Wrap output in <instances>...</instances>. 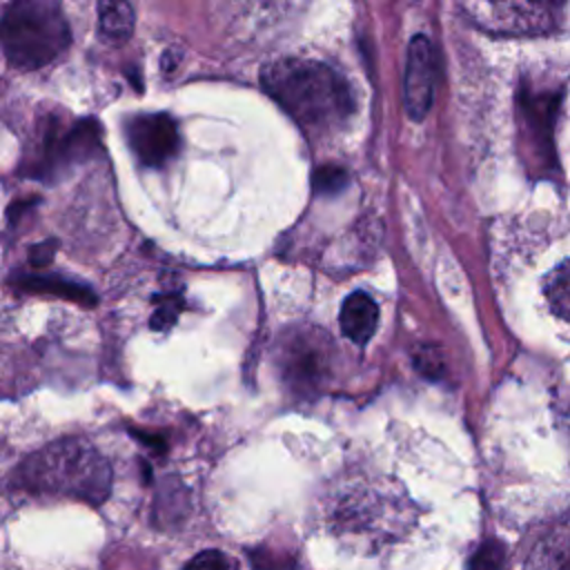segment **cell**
<instances>
[{"label": "cell", "mask_w": 570, "mask_h": 570, "mask_svg": "<svg viewBox=\"0 0 570 570\" xmlns=\"http://www.w3.org/2000/svg\"><path fill=\"white\" fill-rule=\"evenodd\" d=\"M96 147H100V127L96 120H78L71 127H62L53 120L40 136L33 174L51 176L71 165V160L87 158Z\"/></svg>", "instance_id": "6"}, {"label": "cell", "mask_w": 570, "mask_h": 570, "mask_svg": "<svg viewBox=\"0 0 570 570\" xmlns=\"http://www.w3.org/2000/svg\"><path fill=\"white\" fill-rule=\"evenodd\" d=\"M434 49L425 36H414L407 47L403 76V105L412 120L425 118L434 96Z\"/></svg>", "instance_id": "8"}, {"label": "cell", "mask_w": 570, "mask_h": 570, "mask_svg": "<svg viewBox=\"0 0 570 570\" xmlns=\"http://www.w3.org/2000/svg\"><path fill=\"white\" fill-rule=\"evenodd\" d=\"M53 254H56V243H53V240H45V243L31 247L29 261H31V265H36V267H42V265L51 263Z\"/></svg>", "instance_id": "17"}, {"label": "cell", "mask_w": 570, "mask_h": 570, "mask_svg": "<svg viewBox=\"0 0 570 570\" xmlns=\"http://www.w3.org/2000/svg\"><path fill=\"white\" fill-rule=\"evenodd\" d=\"M479 27L492 33L539 36L557 24V4L543 2H470L465 4Z\"/></svg>", "instance_id": "5"}, {"label": "cell", "mask_w": 570, "mask_h": 570, "mask_svg": "<svg viewBox=\"0 0 570 570\" xmlns=\"http://www.w3.org/2000/svg\"><path fill=\"white\" fill-rule=\"evenodd\" d=\"M134 9L127 2H116V0H107L98 4V36L102 38V42L109 45H122L129 40L131 31H134Z\"/></svg>", "instance_id": "11"}, {"label": "cell", "mask_w": 570, "mask_h": 570, "mask_svg": "<svg viewBox=\"0 0 570 570\" xmlns=\"http://www.w3.org/2000/svg\"><path fill=\"white\" fill-rule=\"evenodd\" d=\"M341 330L343 334L356 343V345H365L372 334L376 332L379 325V307L374 303L372 296H367L365 292H352L341 307Z\"/></svg>", "instance_id": "9"}, {"label": "cell", "mask_w": 570, "mask_h": 570, "mask_svg": "<svg viewBox=\"0 0 570 570\" xmlns=\"http://www.w3.org/2000/svg\"><path fill=\"white\" fill-rule=\"evenodd\" d=\"M265 91L307 131L341 127L352 109V91L341 73L318 60L281 58L263 69Z\"/></svg>", "instance_id": "1"}, {"label": "cell", "mask_w": 570, "mask_h": 570, "mask_svg": "<svg viewBox=\"0 0 570 570\" xmlns=\"http://www.w3.org/2000/svg\"><path fill=\"white\" fill-rule=\"evenodd\" d=\"M546 298L550 309L570 323V261L561 263L546 278Z\"/></svg>", "instance_id": "13"}, {"label": "cell", "mask_w": 570, "mask_h": 570, "mask_svg": "<svg viewBox=\"0 0 570 570\" xmlns=\"http://www.w3.org/2000/svg\"><path fill=\"white\" fill-rule=\"evenodd\" d=\"M125 138L145 167H160L178 151V127L169 114H138L127 120Z\"/></svg>", "instance_id": "7"}, {"label": "cell", "mask_w": 570, "mask_h": 570, "mask_svg": "<svg viewBox=\"0 0 570 570\" xmlns=\"http://www.w3.org/2000/svg\"><path fill=\"white\" fill-rule=\"evenodd\" d=\"M178 303H180L178 296H163L158 309L151 316V327L154 330H167L176 321V314L180 309Z\"/></svg>", "instance_id": "16"}, {"label": "cell", "mask_w": 570, "mask_h": 570, "mask_svg": "<svg viewBox=\"0 0 570 570\" xmlns=\"http://www.w3.org/2000/svg\"><path fill=\"white\" fill-rule=\"evenodd\" d=\"M16 283H18L20 289L47 292V294H56V296H62V298L78 301L82 305H94L96 303V296L91 294L89 287L65 281V278H58V276H36V274H31V276H20Z\"/></svg>", "instance_id": "12"}, {"label": "cell", "mask_w": 570, "mask_h": 570, "mask_svg": "<svg viewBox=\"0 0 570 570\" xmlns=\"http://www.w3.org/2000/svg\"><path fill=\"white\" fill-rule=\"evenodd\" d=\"M183 570H240L238 561L220 550H203L191 557Z\"/></svg>", "instance_id": "15"}, {"label": "cell", "mask_w": 570, "mask_h": 570, "mask_svg": "<svg viewBox=\"0 0 570 570\" xmlns=\"http://www.w3.org/2000/svg\"><path fill=\"white\" fill-rule=\"evenodd\" d=\"M332 336L316 327L294 330L285 336L281 363L287 383L298 392H309L318 387L332 365Z\"/></svg>", "instance_id": "4"}, {"label": "cell", "mask_w": 570, "mask_h": 570, "mask_svg": "<svg viewBox=\"0 0 570 570\" xmlns=\"http://www.w3.org/2000/svg\"><path fill=\"white\" fill-rule=\"evenodd\" d=\"M525 570H570V519L552 525L532 548Z\"/></svg>", "instance_id": "10"}, {"label": "cell", "mask_w": 570, "mask_h": 570, "mask_svg": "<svg viewBox=\"0 0 570 570\" xmlns=\"http://www.w3.org/2000/svg\"><path fill=\"white\" fill-rule=\"evenodd\" d=\"M71 42V29L56 2L18 0L0 16V47L16 69H40Z\"/></svg>", "instance_id": "3"}, {"label": "cell", "mask_w": 570, "mask_h": 570, "mask_svg": "<svg viewBox=\"0 0 570 570\" xmlns=\"http://www.w3.org/2000/svg\"><path fill=\"white\" fill-rule=\"evenodd\" d=\"M505 566V548L501 541H485L470 559V570H503Z\"/></svg>", "instance_id": "14"}, {"label": "cell", "mask_w": 570, "mask_h": 570, "mask_svg": "<svg viewBox=\"0 0 570 570\" xmlns=\"http://www.w3.org/2000/svg\"><path fill=\"white\" fill-rule=\"evenodd\" d=\"M20 481L33 492H49L102 503L111 488L109 463L96 448L78 439L49 443L20 468Z\"/></svg>", "instance_id": "2"}]
</instances>
